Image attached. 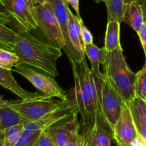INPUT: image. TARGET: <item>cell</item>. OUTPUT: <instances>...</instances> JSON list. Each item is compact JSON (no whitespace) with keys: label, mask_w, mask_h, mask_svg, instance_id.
I'll use <instances>...</instances> for the list:
<instances>
[{"label":"cell","mask_w":146,"mask_h":146,"mask_svg":"<svg viewBox=\"0 0 146 146\" xmlns=\"http://www.w3.org/2000/svg\"><path fill=\"white\" fill-rule=\"evenodd\" d=\"M74 79L71 91V99L81 115L80 125H96L113 133L101 108L100 87L103 76H96L87 63L86 57L80 62L70 61Z\"/></svg>","instance_id":"1"},{"label":"cell","mask_w":146,"mask_h":146,"mask_svg":"<svg viewBox=\"0 0 146 146\" xmlns=\"http://www.w3.org/2000/svg\"><path fill=\"white\" fill-rule=\"evenodd\" d=\"M12 52L20 64L31 66L51 77L58 76L57 60L62 56L61 49L43 41L20 27Z\"/></svg>","instance_id":"2"},{"label":"cell","mask_w":146,"mask_h":146,"mask_svg":"<svg viewBox=\"0 0 146 146\" xmlns=\"http://www.w3.org/2000/svg\"><path fill=\"white\" fill-rule=\"evenodd\" d=\"M103 74L109 79L123 102L128 103L135 96V74L128 65L121 46L107 52L103 63Z\"/></svg>","instance_id":"3"},{"label":"cell","mask_w":146,"mask_h":146,"mask_svg":"<svg viewBox=\"0 0 146 146\" xmlns=\"http://www.w3.org/2000/svg\"><path fill=\"white\" fill-rule=\"evenodd\" d=\"M57 100L45 94H38L36 97L28 100H11L8 105L21 115L28 122L35 121L61 107L69 101Z\"/></svg>","instance_id":"4"},{"label":"cell","mask_w":146,"mask_h":146,"mask_svg":"<svg viewBox=\"0 0 146 146\" xmlns=\"http://www.w3.org/2000/svg\"><path fill=\"white\" fill-rule=\"evenodd\" d=\"M35 17L38 28L43 33L47 41L58 48L65 47L66 43L52 7L48 1L34 7Z\"/></svg>","instance_id":"5"},{"label":"cell","mask_w":146,"mask_h":146,"mask_svg":"<svg viewBox=\"0 0 146 146\" xmlns=\"http://www.w3.org/2000/svg\"><path fill=\"white\" fill-rule=\"evenodd\" d=\"M14 71L29 80L37 90L42 92L45 95L57 97L61 100H68V94L65 90L61 88L51 76L36 72L24 64H20L14 67Z\"/></svg>","instance_id":"6"},{"label":"cell","mask_w":146,"mask_h":146,"mask_svg":"<svg viewBox=\"0 0 146 146\" xmlns=\"http://www.w3.org/2000/svg\"><path fill=\"white\" fill-rule=\"evenodd\" d=\"M101 108L112 130L121 115L123 101L109 79L103 74L100 87Z\"/></svg>","instance_id":"7"},{"label":"cell","mask_w":146,"mask_h":146,"mask_svg":"<svg viewBox=\"0 0 146 146\" xmlns=\"http://www.w3.org/2000/svg\"><path fill=\"white\" fill-rule=\"evenodd\" d=\"M138 135L129 102H123L121 115L113 129V137L117 145L130 146Z\"/></svg>","instance_id":"8"},{"label":"cell","mask_w":146,"mask_h":146,"mask_svg":"<svg viewBox=\"0 0 146 146\" xmlns=\"http://www.w3.org/2000/svg\"><path fill=\"white\" fill-rule=\"evenodd\" d=\"M9 12L24 29L31 31L38 29L34 7L31 0H5Z\"/></svg>","instance_id":"9"},{"label":"cell","mask_w":146,"mask_h":146,"mask_svg":"<svg viewBox=\"0 0 146 146\" xmlns=\"http://www.w3.org/2000/svg\"><path fill=\"white\" fill-rule=\"evenodd\" d=\"M75 110H78L76 105L74 104L72 100H70L66 104L53 110L52 112L46 114L41 118L35 121L28 122L25 123L21 136L28 135L37 131H44L58 120L69 115Z\"/></svg>","instance_id":"10"},{"label":"cell","mask_w":146,"mask_h":146,"mask_svg":"<svg viewBox=\"0 0 146 146\" xmlns=\"http://www.w3.org/2000/svg\"><path fill=\"white\" fill-rule=\"evenodd\" d=\"M51 4L54 11L55 17L58 21L61 28L63 37L65 40L66 46L63 50H64L66 55L68 56L69 61H74L76 62H80L84 59L81 58L78 53L74 50L69 40L68 33V7L66 0H47Z\"/></svg>","instance_id":"11"},{"label":"cell","mask_w":146,"mask_h":146,"mask_svg":"<svg viewBox=\"0 0 146 146\" xmlns=\"http://www.w3.org/2000/svg\"><path fill=\"white\" fill-rule=\"evenodd\" d=\"M78 115V110H75L45 130L51 136L56 146H64L71 135L80 130Z\"/></svg>","instance_id":"12"},{"label":"cell","mask_w":146,"mask_h":146,"mask_svg":"<svg viewBox=\"0 0 146 146\" xmlns=\"http://www.w3.org/2000/svg\"><path fill=\"white\" fill-rule=\"evenodd\" d=\"M21 27L10 13L0 14V43L12 52Z\"/></svg>","instance_id":"13"},{"label":"cell","mask_w":146,"mask_h":146,"mask_svg":"<svg viewBox=\"0 0 146 146\" xmlns=\"http://www.w3.org/2000/svg\"><path fill=\"white\" fill-rule=\"evenodd\" d=\"M81 17H78L73 14L72 11H68V33L69 40L78 55L82 59L85 58V44L83 42L81 37Z\"/></svg>","instance_id":"14"},{"label":"cell","mask_w":146,"mask_h":146,"mask_svg":"<svg viewBox=\"0 0 146 146\" xmlns=\"http://www.w3.org/2000/svg\"><path fill=\"white\" fill-rule=\"evenodd\" d=\"M0 86L11 91L21 100L34 98L39 94L37 92H31L22 88L14 79L11 70L2 67H0Z\"/></svg>","instance_id":"15"},{"label":"cell","mask_w":146,"mask_h":146,"mask_svg":"<svg viewBox=\"0 0 146 146\" xmlns=\"http://www.w3.org/2000/svg\"><path fill=\"white\" fill-rule=\"evenodd\" d=\"M80 130L87 133L90 146H111L113 140L111 132L96 125H80Z\"/></svg>","instance_id":"16"},{"label":"cell","mask_w":146,"mask_h":146,"mask_svg":"<svg viewBox=\"0 0 146 146\" xmlns=\"http://www.w3.org/2000/svg\"><path fill=\"white\" fill-rule=\"evenodd\" d=\"M123 21L132 27L136 32L144 22L142 7L138 1H133L125 5Z\"/></svg>","instance_id":"17"},{"label":"cell","mask_w":146,"mask_h":146,"mask_svg":"<svg viewBox=\"0 0 146 146\" xmlns=\"http://www.w3.org/2000/svg\"><path fill=\"white\" fill-rule=\"evenodd\" d=\"M85 55L88 57L91 62V70L96 76L101 77L103 73L100 70V65L104 63L106 56V50L103 48H99L94 43L92 44H85L84 50Z\"/></svg>","instance_id":"18"},{"label":"cell","mask_w":146,"mask_h":146,"mask_svg":"<svg viewBox=\"0 0 146 146\" xmlns=\"http://www.w3.org/2000/svg\"><path fill=\"white\" fill-rule=\"evenodd\" d=\"M28 120L19 114L16 110L7 104L5 107H0V130L4 131L6 129L19 124H25Z\"/></svg>","instance_id":"19"},{"label":"cell","mask_w":146,"mask_h":146,"mask_svg":"<svg viewBox=\"0 0 146 146\" xmlns=\"http://www.w3.org/2000/svg\"><path fill=\"white\" fill-rule=\"evenodd\" d=\"M120 29L121 23L118 21H111L107 22L104 42V49L106 52H112L121 46L120 42Z\"/></svg>","instance_id":"20"},{"label":"cell","mask_w":146,"mask_h":146,"mask_svg":"<svg viewBox=\"0 0 146 146\" xmlns=\"http://www.w3.org/2000/svg\"><path fill=\"white\" fill-rule=\"evenodd\" d=\"M107 9L108 21H116L119 23L123 21L125 4L123 0H104Z\"/></svg>","instance_id":"21"},{"label":"cell","mask_w":146,"mask_h":146,"mask_svg":"<svg viewBox=\"0 0 146 146\" xmlns=\"http://www.w3.org/2000/svg\"><path fill=\"white\" fill-rule=\"evenodd\" d=\"M24 124L11 126L2 132L4 146H14L20 138Z\"/></svg>","instance_id":"22"},{"label":"cell","mask_w":146,"mask_h":146,"mask_svg":"<svg viewBox=\"0 0 146 146\" xmlns=\"http://www.w3.org/2000/svg\"><path fill=\"white\" fill-rule=\"evenodd\" d=\"M135 96L140 99H146V66L135 74Z\"/></svg>","instance_id":"23"},{"label":"cell","mask_w":146,"mask_h":146,"mask_svg":"<svg viewBox=\"0 0 146 146\" xmlns=\"http://www.w3.org/2000/svg\"><path fill=\"white\" fill-rule=\"evenodd\" d=\"M19 64H20L19 59L15 53L0 49V67L11 70Z\"/></svg>","instance_id":"24"},{"label":"cell","mask_w":146,"mask_h":146,"mask_svg":"<svg viewBox=\"0 0 146 146\" xmlns=\"http://www.w3.org/2000/svg\"><path fill=\"white\" fill-rule=\"evenodd\" d=\"M130 107L133 109L141 120L146 125V102L145 100L135 97L129 102Z\"/></svg>","instance_id":"25"},{"label":"cell","mask_w":146,"mask_h":146,"mask_svg":"<svg viewBox=\"0 0 146 146\" xmlns=\"http://www.w3.org/2000/svg\"><path fill=\"white\" fill-rule=\"evenodd\" d=\"M42 131H37L28 135L21 136L14 146H33Z\"/></svg>","instance_id":"26"},{"label":"cell","mask_w":146,"mask_h":146,"mask_svg":"<svg viewBox=\"0 0 146 146\" xmlns=\"http://www.w3.org/2000/svg\"><path fill=\"white\" fill-rule=\"evenodd\" d=\"M33 146H56L51 136L44 130L40 133Z\"/></svg>","instance_id":"27"},{"label":"cell","mask_w":146,"mask_h":146,"mask_svg":"<svg viewBox=\"0 0 146 146\" xmlns=\"http://www.w3.org/2000/svg\"><path fill=\"white\" fill-rule=\"evenodd\" d=\"M130 108H131V110L133 118L134 123H135L137 132H138V133L140 135L142 136V137L146 140V125L144 124L143 122L141 120V118H140L139 116L138 115V114L135 113V110H134L133 109L131 108V107H130Z\"/></svg>","instance_id":"28"},{"label":"cell","mask_w":146,"mask_h":146,"mask_svg":"<svg viewBox=\"0 0 146 146\" xmlns=\"http://www.w3.org/2000/svg\"><path fill=\"white\" fill-rule=\"evenodd\" d=\"M81 37H82L83 42L84 44H88L94 43V37L92 33L84 24L83 20H81Z\"/></svg>","instance_id":"29"},{"label":"cell","mask_w":146,"mask_h":146,"mask_svg":"<svg viewBox=\"0 0 146 146\" xmlns=\"http://www.w3.org/2000/svg\"><path fill=\"white\" fill-rule=\"evenodd\" d=\"M82 145V136L80 130L75 132L68 138L64 146H81Z\"/></svg>","instance_id":"30"},{"label":"cell","mask_w":146,"mask_h":146,"mask_svg":"<svg viewBox=\"0 0 146 146\" xmlns=\"http://www.w3.org/2000/svg\"><path fill=\"white\" fill-rule=\"evenodd\" d=\"M138 37H139L140 40H141V44H142L143 49L144 50L146 55V23L143 22L141 27L140 28L139 31L137 32Z\"/></svg>","instance_id":"31"},{"label":"cell","mask_w":146,"mask_h":146,"mask_svg":"<svg viewBox=\"0 0 146 146\" xmlns=\"http://www.w3.org/2000/svg\"><path fill=\"white\" fill-rule=\"evenodd\" d=\"M130 146H146V140L138 133V135L131 142Z\"/></svg>","instance_id":"32"},{"label":"cell","mask_w":146,"mask_h":146,"mask_svg":"<svg viewBox=\"0 0 146 146\" xmlns=\"http://www.w3.org/2000/svg\"><path fill=\"white\" fill-rule=\"evenodd\" d=\"M67 3L69 4L73 7L75 11L76 12L77 16L80 17L79 11V0H66Z\"/></svg>","instance_id":"33"},{"label":"cell","mask_w":146,"mask_h":146,"mask_svg":"<svg viewBox=\"0 0 146 146\" xmlns=\"http://www.w3.org/2000/svg\"><path fill=\"white\" fill-rule=\"evenodd\" d=\"M80 133L82 136V145L81 146H90V141L87 133L84 130H80Z\"/></svg>","instance_id":"34"},{"label":"cell","mask_w":146,"mask_h":146,"mask_svg":"<svg viewBox=\"0 0 146 146\" xmlns=\"http://www.w3.org/2000/svg\"><path fill=\"white\" fill-rule=\"evenodd\" d=\"M9 12L6 6L5 0H0V14H7Z\"/></svg>","instance_id":"35"},{"label":"cell","mask_w":146,"mask_h":146,"mask_svg":"<svg viewBox=\"0 0 146 146\" xmlns=\"http://www.w3.org/2000/svg\"><path fill=\"white\" fill-rule=\"evenodd\" d=\"M138 2L141 4V7H142L143 14L144 22L146 23V0H138Z\"/></svg>","instance_id":"36"},{"label":"cell","mask_w":146,"mask_h":146,"mask_svg":"<svg viewBox=\"0 0 146 146\" xmlns=\"http://www.w3.org/2000/svg\"><path fill=\"white\" fill-rule=\"evenodd\" d=\"M8 100H5L3 99L2 96L0 94V107H5L8 104Z\"/></svg>","instance_id":"37"},{"label":"cell","mask_w":146,"mask_h":146,"mask_svg":"<svg viewBox=\"0 0 146 146\" xmlns=\"http://www.w3.org/2000/svg\"><path fill=\"white\" fill-rule=\"evenodd\" d=\"M34 4L35 6L36 5H41V4H45L46 2H47V0H31Z\"/></svg>","instance_id":"38"},{"label":"cell","mask_w":146,"mask_h":146,"mask_svg":"<svg viewBox=\"0 0 146 146\" xmlns=\"http://www.w3.org/2000/svg\"><path fill=\"white\" fill-rule=\"evenodd\" d=\"M0 146H4V139H3V133L2 131H1V130H0Z\"/></svg>","instance_id":"39"},{"label":"cell","mask_w":146,"mask_h":146,"mask_svg":"<svg viewBox=\"0 0 146 146\" xmlns=\"http://www.w3.org/2000/svg\"><path fill=\"white\" fill-rule=\"evenodd\" d=\"M123 3L125 4V5H127V4H130L131 2H132V1H138V0H123Z\"/></svg>","instance_id":"40"},{"label":"cell","mask_w":146,"mask_h":146,"mask_svg":"<svg viewBox=\"0 0 146 146\" xmlns=\"http://www.w3.org/2000/svg\"><path fill=\"white\" fill-rule=\"evenodd\" d=\"M0 49H3V50H7V47H6L4 45H3L2 44H1V43H0Z\"/></svg>","instance_id":"41"},{"label":"cell","mask_w":146,"mask_h":146,"mask_svg":"<svg viewBox=\"0 0 146 146\" xmlns=\"http://www.w3.org/2000/svg\"><path fill=\"white\" fill-rule=\"evenodd\" d=\"M96 1V2H97V3H99V1H98V0H95Z\"/></svg>","instance_id":"42"},{"label":"cell","mask_w":146,"mask_h":146,"mask_svg":"<svg viewBox=\"0 0 146 146\" xmlns=\"http://www.w3.org/2000/svg\"><path fill=\"white\" fill-rule=\"evenodd\" d=\"M98 1H99V2H101V1H104V0H98Z\"/></svg>","instance_id":"43"},{"label":"cell","mask_w":146,"mask_h":146,"mask_svg":"<svg viewBox=\"0 0 146 146\" xmlns=\"http://www.w3.org/2000/svg\"><path fill=\"white\" fill-rule=\"evenodd\" d=\"M118 146H121V145H118Z\"/></svg>","instance_id":"44"},{"label":"cell","mask_w":146,"mask_h":146,"mask_svg":"<svg viewBox=\"0 0 146 146\" xmlns=\"http://www.w3.org/2000/svg\"><path fill=\"white\" fill-rule=\"evenodd\" d=\"M145 102H146V99H145Z\"/></svg>","instance_id":"45"},{"label":"cell","mask_w":146,"mask_h":146,"mask_svg":"<svg viewBox=\"0 0 146 146\" xmlns=\"http://www.w3.org/2000/svg\"><path fill=\"white\" fill-rule=\"evenodd\" d=\"M145 56H146V55H145ZM145 66H146V64H145Z\"/></svg>","instance_id":"46"},{"label":"cell","mask_w":146,"mask_h":146,"mask_svg":"<svg viewBox=\"0 0 146 146\" xmlns=\"http://www.w3.org/2000/svg\"><path fill=\"white\" fill-rule=\"evenodd\" d=\"M117 146H118V145H117Z\"/></svg>","instance_id":"47"}]
</instances>
